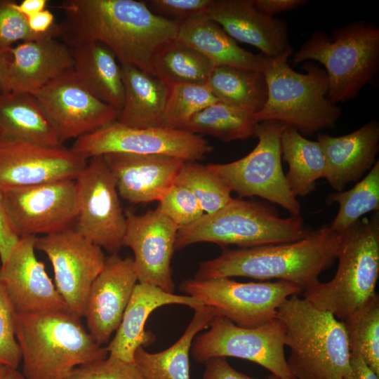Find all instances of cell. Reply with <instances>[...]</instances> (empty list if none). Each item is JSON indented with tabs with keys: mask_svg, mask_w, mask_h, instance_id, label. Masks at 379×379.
<instances>
[{
	"mask_svg": "<svg viewBox=\"0 0 379 379\" xmlns=\"http://www.w3.org/2000/svg\"><path fill=\"white\" fill-rule=\"evenodd\" d=\"M124 246L133 252L138 282L173 293L171 267L178 226L158 207L142 215L127 212Z\"/></svg>",
	"mask_w": 379,
	"mask_h": 379,
	"instance_id": "17",
	"label": "cell"
},
{
	"mask_svg": "<svg viewBox=\"0 0 379 379\" xmlns=\"http://www.w3.org/2000/svg\"><path fill=\"white\" fill-rule=\"evenodd\" d=\"M15 1L0 0V50H7L18 41L26 42L46 37H60V28L45 34L33 33L25 16L14 7Z\"/></svg>",
	"mask_w": 379,
	"mask_h": 379,
	"instance_id": "39",
	"label": "cell"
},
{
	"mask_svg": "<svg viewBox=\"0 0 379 379\" xmlns=\"http://www.w3.org/2000/svg\"><path fill=\"white\" fill-rule=\"evenodd\" d=\"M73 150L86 159L111 153L160 154L195 161L213 147L200 135L167 128H132L117 121L75 140Z\"/></svg>",
	"mask_w": 379,
	"mask_h": 379,
	"instance_id": "13",
	"label": "cell"
},
{
	"mask_svg": "<svg viewBox=\"0 0 379 379\" xmlns=\"http://www.w3.org/2000/svg\"><path fill=\"white\" fill-rule=\"evenodd\" d=\"M60 37L69 48L98 42L111 50L120 64L132 65L150 74L157 48L174 39L178 23L154 13L145 1L135 0H65Z\"/></svg>",
	"mask_w": 379,
	"mask_h": 379,
	"instance_id": "1",
	"label": "cell"
},
{
	"mask_svg": "<svg viewBox=\"0 0 379 379\" xmlns=\"http://www.w3.org/2000/svg\"><path fill=\"white\" fill-rule=\"evenodd\" d=\"M292 53L291 47L276 57H267L262 72L267 98L254 115L255 119L284 123L302 135L334 128L342 112L328 98L326 71L311 62L302 66L306 73L294 71L288 63Z\"/></svg>",
	"mask_w": 379,
	"mask_h": 379,
	"instance_id": "5",
	"label": "cell"
},
{
	"mask_svg": "<svg viewBox=\"0 0 379 379\" xmlns=\"http://www.w3.org/2000/svg\"><path fill=\"white\" fill-rule=\"evenodd\" d=\"M218 315L211 307L194 309L193 317L181 337L168 348L156 353L138 347L134 354L137 367L145 379H190V352L196 335Z\"/></svg>",
	"mask_w": 379,
	"mask_h": 379,
	"instance_id": "30",
	"label": "cell"
},
{
	"mask_svg": "<svg viewBox=\"0 0 379 379\" xmlns=\"http://www.w3.org/2000/svg\"><path fill=\"white\" fill-rule=\"evenodd\" d=\"M36 249L44 253L51 262L55 286L67 310L83 317L91 286L105 262L102 249L74 227L37 237Z\"/></svg>",
	"mask_w": 379,
	"mask_h": 379,
	"instance_id": "14",
	"label": "cell"
},
{
	"mask_svg": "<svg viewBox=\"0 0 379 379\" xmlns=\"http://www.w3.org/2000/svg\"><path fill=\"white\" fill-rule=\"evenodd\" d=\"M17 235H48L73 227L77 215L75 180H65L3 191Z\"/></svg>",
	"mask_w": 379,
	"mask_h": 379,
	"instance_id": "15",
	"label": "cell"
},
{
	"mask_svg": "<svg viewBox=\"0 0 379 379\" xmlns=\"http://www.w3.org/2000/svg\"><path fill=\"white\" fill-rule=\"evenodd\" d=\"M0 137L48 147L62 143L36 97L20 92L0 93Z\"/></svg>",
	"mask_w": 379,
	"mask_h": 379,
	"instance_id": "29",
	"label": "cell"
},
{
	"mask_svg": "<svg viewBox=\"0 0 379 379\" xmlns=\"http://www.w3.org/2000/svg\"><path fill=\"white\" fill-rule=\"evenodd\" d=\"M171 304L186 305L194 310L204 305L190 295H176L152 284L138 282L116 333L106 347L109 356L134 363L136 350L155 340L154 335L145 330L148 317L159 307Z\"/></svg>",
	"mask_w": 379,
	"mask_h": 379,
	"instance_id": "24",
	"label": "cell"
},
{
	"mask_svg": "<svg viewBox=\"0 0 379 379\" xmlns=\"http://www.w3.org/2000/svg\"><path fill=\"white\" fill-rule=\"evenodd\" d=\"M8 51L11 58L2 92L34 95L51 81L73 70L72 49L55 37L22 42Z\"/></svg>",
	"mask_w": 379,
	"mask_h": 379,
	"instance_id": "22",
	"label": "cell"
},
{
	"mask_svg": "<svg viewBox=\"0 0 379 379\" xmlns=\"http://www.w3.org/2000/svg\"><path fill=\"white\" fill-rule=\"evenodd\" d=\"M203 379H255L234 369L225 357H213L204 362Z\"/></svg>",
	"mask_w": 379,
	"mask_h": 379,
	"instance_id": "44",
	"label": "cell"
},
{
	"mask_svg": "<svg viewBox=\"0 0 379 379\" xmlns=\"http://www.w3.org/2000/svg\"><path fill=\"white\" fill-rule=\"evenodd\" d=\"M180 289L215 309L219 316L245 328L257 327L277 318L280 305L302 292L285 281L239 282L231 278L189 279L182 281Z\"/></svg>",
	"mask_w": 379,
	"mask_h": 379,
	"instance_id": "11",
	"label": "cell"
},
{
	"mask_svg": "<svg viewBox=\"0 0 379 379\" xmlns=\"http://www.w3.org/2000/svg\"><path fill=\"white\" fill-rule=\"evenodd\" d=\"M340 321L345 330L350 353L359 354L379 375L378 294Z\"/></svg>",
	"mask_w": 379,
	"mask_h": 379,
	"instance_id": "36",
	"label": "cell"
},
{
	"mask_svg": "<svg viewBox=\"0 0 379 379\" xmlns=\"http://www.w3.org/2000/svg\"><path fill=\"white\" fill-rule=\"evenodd\" d=\"M75 182L77 215L74 228L102 249L117 254L124 246L126 217L103 157L91 158Z\"/></svg>",
	"mask_w": 379,
	"mask_h": 379,
	"instance_id": "12",
	"label": "cell"
},
{
	"mask_svg": "<svg viewBox=\"0 0 379 379\" xmlns=\"http://www.w3.org/2000/svg\"><path fill=\"white\" fill-rule=\"evenodd\" d=\"M288 126L277 121L259 122L255 147L244 157L226 164H210L208 170L239 198L259 197L299 215L300 204L291 193L281 165V137Z\"/></svg>",
	"mask_w": 379,
	"mask_h": 379,
	"instance_id": "9",
	"label": "cell"
},
{
	"mask_svg": "<svg viewBox=\"0 0 379 379\" xmlns=\"http://www.w3.org/2000/svg\"><path fill=\"white\" fill-rule=\"evenodd\" d=\"M309 232L300 215L281 218L267 203L232 198L219 210L178 227L175 250L199 242L238 248L288 243L304 238Z\"/></svg>",
	"mask_w": 379,
	"mask_h": 379,
	"instance_id": "8",
	"label": "cell"
},
{
	"mask_svg": "<svg viewBox=\"0 0 379 379\" xmlns=\"http://www.w3.org/2000/svg\"><path fill=\"white\" fill-rule=\"evenodd\" d=\"M102 157L119 196L133 204L159 201L175 183L186 161L160 154L111 153Z\"/></svg>",
	"mask_w": 379,
	"mask_h": 379,
	"instance_id": "21",
	"label": "cell"
},
{
	"mask_svg": "<svg viewBox=\"0 0 379 379\" xmlns=\"http://www.w3.org/2000/svg\"><path fill=\"white\" fill-rule=\"evenodd\" d=\"M47 0H23L14 4L15 8L26 18L32 16L46 8Z\"/></svg>",
	"mask_w": 379,
	"mask_h": 379,
	"instance_id": "49",
	"label": "cell"
},
{
	"mask_svg": "<svg viewBox=\"0 0 379 379\" xmlns=\"http://www.w3.org/2000/svg\"><path fill=\"white\" fill-rule=\"evenodd\" d=\"M175 39L197 50L215 66H229L263 72L267 57L241 48L206 14L178 23Z\"/></svg>",
	"mask_w": 379,
	"mask_h": 379,
	"instance_id": "26",
	"label": "cell"
},
{
	"mask_svg": "<svg viewBox=\"0 0 379 379\" xmlns=\"http://www.w3.org/2000/svg\"><path fill=\"white\" fill-rule=\"evenodd\" d=\"M158 201L157 207L178 227L194 222L204 214L190 189L175 182Z\"/></svg>",
	"mask_w": 379,
	"mask_h": 379,
	"instance_id": "40",
	"label": "cell"
},
{
	"mask_svg": "<svg viewBox=\"0 0 379 379\" xmlns=\"http://www.w3.org/2000/svg\"><path fill=\"white\" fill-rule=\"evenodd\" d=\"M218 102L206 84H182L170 87L162 127L184 130L190 119Z\"/></svg>",
	"mask_w": 379,
	"mask_h": 379,
	"instance_id": "37",
	"label": "cell"
},
{
	"mask_svg": "<svg viewBox=\"0 0 379 379\" xmlns=\"http://www.w3.org/2000/svg\"><path fill=\"white\" fill-rule=\"evenodd\" d=\"M254 5L261 12L274 16V14L290 11L308 3L306 0H253Z\"/></svg>",
	"mask_w": 379,
	"mask_h": 379,
	"instance_id": "46",
	"label": "cell"
},
{
	"mask_svg": "<svg viewBox=\"0 0 379 379\" xmlns=\"http://www.w3.org/2000/svg\"><path fill=\"white\" fill-rule=\"evenodd\" d=\"M284 347V328L277 318L257 327L245 328L218 315L206 331L196 335L191 354L199 363L213 357L245 359L281 379H295L289 370Z\"/></svg>",
	"mask_w": 379,
	"mask_h": 379,
	"instance_id": "10",
	"label": "cell"
},
{
	"mask_svg": "<svg viewBox=\"0 0 379 379\" xmlns=\"http://www.w3.org/2000/svg\"><path fill=\"white\" fill-rule=\"evenodd\" d=\"M313 60L326 67L328 98L333 102L354 99L379 72V27L357 20L334 29L329 36L315 31L293 55L295 65Z\"/></svg>",
	"mask_w": 379,
	"mask_h": 379,
	"instance_id": "6",
	"label": "cell"
},
{
	"mask_svg": "<svg viewBox=\"0 0 379 379\" xmlns=\"http://www.w3.org/2000/svg\"><path fill=\"white\" fill-rule=\"evenodd\" d=\"M11 55L7 50H0V93L3 91V83Z\"/></svg>",
	"mask_w": 379,
	"mask_h": 379,
	"instance_id": "50",
	"label": "cell"
},
{
	"mask_svg": "<svg viewBox=\"0 0 379 379\" xmlns=\"http://www.w3.org/2000/svg\"><path fill=\"white\" fill-rule=\"evenodd\" d=\"M295 379H343L350 371V351L343 322L304 298L293 295L278 307Z\"/></svg>",
	"mask_w": 379,
	"mask_h": 379,
	"instance_id": "3",
	"label": "cell"
},
{
	"mask_svg": "<svg viewBox=\"0 0 379 379\" xmlns=\"http://www.w3.org/2000/svg\"><path fill=\"white\" fill-rule=\"evenodd\" d=\"M343 379H379V375L359 354L350 353V371Z\"/></svg>",
	"mask_w": 379,
	"mask_h": 379,
	"instance_id": "48",
	"label": "cell"
},
{
	"mask_svg": "<svg viewBox=\"0 0 379 379\" xmlns=\"http://www.w3.org/2000/svg\"><path fill=\"white\" fill-rule=\"evenodd\" d=\"M6 366L0 365V379H3L6 370Z\"/></svg>",
	"mask_w": 379,
	"mask_h": 379,
	"instance_id": "52",
	"label": "cell"
},
{
	"mask_svg": "<svg viewBox=\"0 0 379 379\" xmlns=\"http://www.w3.org/2000/svg\"><path fill=\"white\" fill-rule=\"evenodd\" d=\"M340 242L341 234L325 225L293 242L227 248L218 257L201 262L194 279H277L304 291L319 282V275L334 264Z\"/></svg>",
	"mask_w": 379,
	"mask_h": 379,
	"instance_id": "2",
	"label": "cell"
},
{
	"mask_svg": "<svg viewBox=\"0 0 379 379\" xmlns=\"http://www.w3.org/2000/svg\"><path fill=\"white\" fill-rule=\"evenodd\" d=\"M341 234L334 277L304 291L316 307L342 320L376 294L379 277V212L362 218Z\"/></svg>",
	"mask_w": 379,
	"mask_h": 379,
	"instance_id": "7",
	"label": "cell"
},
{
	"mask_svg": "<svg viewBox=\"0 0 379 379\" xmlns=\"http://www.w3.org/2000/svg\"><path fill=\"white\" fill-rule=\"evenodd\" d=\"M258 123L253 114L218 101L194 115L184 130L230 142L255 135Z\"/></svg>",
	"mask_w": 379,
	"mask_h": 379,
	"instance_id": "34",
	"label": "cell"
},
{
	"mask_svg": "<svg viewBox=\"0 0 379 379\" xmlns=\"http://www.w3.org/2000/svg\"><path fill=\"white\" fill-rule=\"evenodd\" d=\"M67 379H145L136 364L118 358L105 359L75 367Z\"/></svg>",
	"mask_w": 379,
	"mask_h": 379,
	"instance_id": "42",
	"label": "cell"
},
{
	"mask_svg": "<svg viewBox=\"0 0 379 379\" xmlns=\"http://www.w3.org/2000/svg\"><path fill=\"white\" fill-rule=\"evenodd\" d=\"M137 283L133 258H122L118 253L106 258L91 286L84 314L88 333L98 345L108 343L117 330Z\"/></svg>",
	"mask_w": 379,
	"mask_h": 379,
	"instance_id": "20",
	"label": "cell"
},
{
	"mask_svg": "<svg viewBox=\"0 0 379 379\" xmlns=\"http://www.w3.org/2000/svg\"><path fill=\"white\" fill-rule=\"evenodd\" d=\"M80 319L67 310L18 314L16 338L26 379H67L75 367L107 357Z\"/></svg>",
	"mask_w": 379,
	"mask_h": 379,
	"instance_id": "4",
	"label": "cell"
},
{
	"mask_svg": "<svg viewBox=\"0 0 379 379\" xmlns=\"http://www.w3.org/2000/svg\"><path fill=\"white\" fill-rule=\"evenodd\" d=\"M327 205L339 204V211L330 229L341 234L371 211L379 210V161L377 160L368 173L352 189L331 193L326 199Z\"/></svg>",
	"mask_w": 379,
	"mask_h": 379,
	"instance_id": "35",
	"label": "cell"
},
{
	"mask_svg": "<svg viewBox=\"0 0 379 379\" xmlns=\"http://www.w3.org/2000/svg\"><path fill=\"white\" fill-rule=\"evenodd\" d=\"M281 147L283 160L289 166L285 176L292 194L295 198L309 195L317 180L326 175V161L320 145L287 126L281 134Z\"/></svg>",
	"mask_w": 379,
	"mask_h": 379,
	"instance_id": "31",
	"label": "cell"
},
{
	"mask_svg": "<svg viewBox=\"0 0 379 379\" xmlns=\"http://www.w3.org/2000/svg\"><path fill=\"white\" fill-rule=\"evenodd\" d=\"M213 0H149L145 2L155 14L177 23L205 14Z\"/></svg>",
	"mask_w": 379,
	"mask_h": 379,
	"instance_id": "43",
	"label": "cell"
},
{
	"mask_svg": "<svg viewBox=\"0 0 379 379\" xmlns=\"http://www.w3.org/2000/svg\"><path fill=\"white\" fill-rule=\"evenodd\" d=\"M34 95L55 126L62 142L117 121L119 114L84 88L73 70L51 81Z\"/></svg>",
	"mask_w": 379,
	"mask_h": 379,
	"instance_id": "18",
	"label": "cell"
},
{
	"mask_svg": "<svg viewBox=\"0 0 379 379\" xmlns=\"http://www.w3.org/2000/svg\"><path fill=\"white\" fill-rule=\"evenodd\" d=\"M219 102L255 115L267 98L263 72L229 66H215L207 81Z\"/></svg>",
	"mask_w": 379,
	"mask_h": 379,
	"instance_id": "32",
	"label": "cell"
},
{
	"mask_svg": "<svg viewBox=\"0 0 379 379\" xmlns=\"http://www.w3.org/2000/svg\"><path fill=\"white\" fill-rule=\"evenodd\" d=\"M18 314L0 284V365L18 368L22 361L16 338Z\"/></svg>",
	"mask_w": 379,
	"mask_h": 379,
	"instance_id": "41",
	"label": "cell"
},
{
	"mask_svg": "<svg viewBox=\"0 0 379 379\" xmlns=\"http://www.w3.org/2000/svg\"><path fill=\"white\" fill-rule=\"evenodd\" d=\"M87 163L72 148L0 137V190L75 180Z\"/></svg>",
	"mask_w": 379,
	"mask_h": 379,
	"instance_id": "16",
	"label": "cell"
},
{
	"mask_svg": "<svg viewBox=\"0 0 379 379\" xmlns=\"http://www.w3.org/2000/svg\"><path fill=\"white\" fill-rule=\"evenodd\" d=\"M120 66L124 102L117 121L132 128L162 127L170 87L132 65Z\"/></svg>",
	"mask_w": 379,
	"mask_h": 379,
	"instance_id": "28",
	"label": "cell"
},
{
	"mask_svg": "<svg viewBox=\"0 0 379 379\" xmlns=\"http://www.w3.org/2000/svg\"><path fill=\"white\" fill-rule=\"evenodd\" d=\"M70 48L78 82L96 98L120 111L124 86L121 66L113 52L98 42L82 43Z\"/></svg>",
	"mask_w": 379,
	"mask_h": 379,
	"instance_id": "27",
	"label": "cell"
},
{
	"mask_svg": "<svg viewBox=\"0 0 379 379\" xmlns=\"http://www.w3.org/2000/svg\"><path fill=\"white\" fill-rule=\"evenodd\" d=\"M3 379H26L22 373H20L17 368H6Z\"/></svg>",
	"mask_w": 379,
	"mask_h": 379,
	"instance_id": "51",
	"label": "cell"
},
{
	"mask_svg": "<svg viewBox=\"0 0 379 379\" xmlns=\"http://www.w3.org/2000/svg\"><path fill=\"white\" fill-rule=\"evenodd\" d=\"M175 182L186 186L193 193L204 213H213L232 199L231 190L206 165L185 161Z\"/></svg>",
	"mask_w": 379,
	"mask_h": 379,
	"instance_id": "38",
	"label": "cell"
},
{
	"mask_svg": "<svg viewBox=\"0 0 379 379\" xmlns=\"http://www.w3.org/2000/svg\"><path fill=\"white\" fill-rule=\"evenodd\" d=\"M326 161L325 178L337 192L358 181L376 162L379 149V124L371 120L347 135L333 137L318 134Z\"/></svg>",
	"mask_w": 379,
	"mask_h": 379,
	"instance_id": "25",
	"label": "cell"
},
{
	"mask_svg": "<svg viewBox=\"0 0 379 379\" xmlns=\"http://www.w3.org/2000/svg\"><path fill=\"white\" fill-rule=\"evenodd\" d=\"M30 30L36 34H45L55 29L58 25L55 22L54 14L46 8L27 18Z\"/></svg>",
	"mask_w": 379,
	"mask_h": 379,
	"instance_id": "47",
	"label": "cell"
},
{
	"mask_svg": "<svg viewBox=\"0 0 379 379\" xmlns=\"http://www.w3.org/2000/svg\"><path fill=\"white\" fill-rule=\"evenodd\" d=\"M215 67L203 54L174 39L164 43L154 52L149 71L171 87L206 84Z\"/></svg>",
	"mask_w": 379,
	"mask_h": 379,
	"instance_id": "33",
	"label": "cell"
},
{
	"mask_svg": "<svg viewBox=\"0 0 379 379\" xmlns=\"http://www.w3.org/2000/svg\"><path fill=\"white\" fill-rule=\"evenodd\" d=\"M267 379H281V378H278L277 376L273 374H270L267 376Z\"/></svg>",
	"mask_w": 379,
	"mask_h": 379,
	"instance_id": "53",
	"label": "cell"
},
{
	"mask_svg": "<svg viewBox=\"0 0 379 379\" xmlns=\"http://www.w3.org/2000/svg\"><path fill=\"white\" fill-rule=\"evenodd\" d=\"M36 237H20L0 266V284L18 314L67 310L36 255Z\"/></svg>",
	"mask_w": 379,
	"mask_h": 379,
	"instance_id": "19",
	"label": "cell"
},
{
	"mask_svg": "<svg viewBox=\"0 0 379 379\" xmlns=\"http://www.w3.org/2000/svg\"><path fill=\"white\" fill-rule=\"evenodd\" d=\"M205 14L235 41L255 47L267 57L291 47L286 22L259 11L253 0H213Z\"/></svg>",
	"mask_w": 379,
	"mask_h": 379,
	"instance_id": "23",
	"label": "cell"
},
{
	"mask_svg": "<svg viewBox=\"0 0 379 379\" xmlns=\"http://www.w3.org/2000/svg\"><path fill=\"white\" fill-rule=\"evenodd\" d=\"M19 237L10 222L5 207L3 191L0 190V260L2 263L13 248Z\"/></svg>",
	"mask_w": 379,
	"mask_h": 379,
	"instance_id": "45",
	"label": "cell"
}]
</instances>
